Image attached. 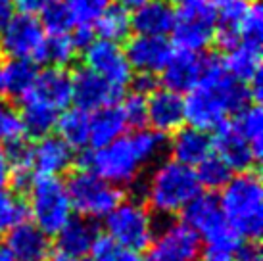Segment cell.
<instances>
[{
	"label": "cell",
	"mask_w": 263,
	"mask_h": 261,
	"mask_svg": "<svg viewBox=\"0 0 263 261\" xmlns=\"http://www.w3.org/2000/svg\"><path fill=\"white\" fill-rule=\"evenodd\" d=\"M252 100L250 87L227 73L223 60L205 54L204 75L183 98L184 123L200 130H215Z\"/></svg>",
	"instance_id": "cell-1"
},
{
	"label": "cell",
	"mask_w": 263,
	"mask_h": 261,
	"mask_svg": "<svg viewBox=\"0 0 263 261\" xmlns=\"http://www.w3.org/2000/svg\"><path fill=\"white\" fill-rule=\"evenodd\" d=\"M219 208L240 238H259L263 229V187L259 175L254 169L233 175L221 189Z\"/></svg>",
	"instance_id": "cell-2"
},
{
	"label": "cell",
	"mask_w": 263,
	"mask_h": 261,
	"mask_svg": "<svg viewBox=\"0 0 263 261\" xmlns=\"http://www.w3.org/2000/svg\"><path fill=\"white\" fill-rule=\"evenodd\" d=\"M202 192L194 167L183 165L175 160L158 163L144 189L150 210L160 215H175Z\"/></svg>",
	"instance_id": "cell-3"
},
{
	"label": "cell",
	"mask_w": 263,
	"mask_h": 261,
	"mask_svg": "<svg viewBox=\"0 0 263 261\" xmlns=\"http://www.w3.org/2000/svg\"><path fill=\"white\" fill-rule=\"evenodd\" d=\"M27 192V211L33 217V223L48 236L56 234L71 219L73 208L66 182H62L58 177H33Z\"/></svg>",
	"instance_id": "cell-4"
},
{
	"label": "cell",
	"mask_w": 263,
	"mask_h": 261,
	"mask_svg": "<svg viewBox=\"0 0 263 261\" xmlns=\"http://www.w3.org/2000/svg\"><path fill=\"white\" fill-rule=\"evenodd\" d=\"M144 163L135 152L129 137H121L81 156V169H88L116 187H129L139 179Z\"/></svg>",
	"instance_id": "cell-5"
},
{
	"label": "cell",
	"mask_w": 263,
	"mask_h": 261,
	"mask_svg": "<svg viewBox=\"0 0 263 261\" xmlns=\"http://www.w3.org/2000/svg\"><path fill=\"white\" fill-rule=\"evenodd\" d=\"M73 211L85 219H104L123 200L119 187L100 179L88 169H77L66 182Z\"/></svg>",
	"instance_id": "cell-6"
},
{
	"label": "cell",
	"mask_w": 263,
	"mask_h": 261,
	"mask_svg": "<svg viewBox=\"0 0 263 261\" xmlns=\"http://www.w3.org/2000/svg\"><path fill=\"white\" fill-rule=\"evenodd\" d=\"M106 236L135 252L148 250L154 238V219L150 210L139 200H121L116 208L106 215Z\"/></svg>",
	"instance_id": "cell-7"
},
{
	"label": "cell",
	"mask_w": 263,
	"mask_h": 261,
	"mask_svg": "<svg viewBox=\"0 0 263 261\" xmlns=\"http://www.w3.org/2000/svg\"><path fill=\"white\" fill-rule=\"evenodd\" d=\"M181 213L183 221L196 231L205 246L236 250V246L240 244L242 238L227 223L219 208V200L210 192H200Z\"/></svg>",
	"instance_id": "cell-8"
},
{
	"label": "cell",
	"mask_w": 263,
	"mask_h": 261,
	"mask_svg": "<svg viewBox=\"0 0 263 261\" xmlns=\"http://www.w3.org/2000/svg\"><path fill=\"white\" fill-rule=\"evenodd\" d=\"M46 33L43 23L33 14H14L12 20L0 29V54L4 58L31 60L39 64Z\"/></svg>",
	"instance_id": "cell-9"
},
{
	"label": "cell",
	"mask_w": 263,
	"mask_h": 261,
	"mask_svg": "<svg viewBox=\"0 0 263 261\" xmlns=\"http://www.w3.org/2000/svg\"><path fill=\"white\" fill-rule=\"evenodd\" d=\"M202 254V240L184 221H169L148 246V261H198Z\"/></svg>",
	"instance_id": "cell-10"
},
{
	"label": "cell",
	"mask_w": 263,
	"mask_h": 261,
	"mask_svg": "<svg viewBox=\"0 0 263 261\" xmlns=\"http://www.w3.org/2000/svg\"><path fill=\"white\" fill-rule=\"evenodd\" d=\"M217 14L208 2L198 6L181 8L171 29L173 44L184 52H204L213 41Z\"/></svg>",
	"instance_id": "cell-11"
},
{
	"label": "cell",
	"mask_w": 263,
	"mask_h": 261,
	"mask_svg": "<svg viewBox=\"0 0 263 261\" xmlns=\"http://www.w3.org/2000/svg\"><path fill=\"white\" fill-rule=\"evenodd\" d=\"M83 62L87 69L100 75L110 85L121 90H125L133 79V69L127 62L125 50L121 48V44L111 41L95 39L83 48Z\"/></svg>",
	"instance_id": "cell-12"
},
{
	"label": "cell",
	"mask_w": 263,
	"mask_h": 261,
	"mask_svg": "<svg viewBox=\"0 0 263 261\" xmlns=\"http://www.w3.org/2000/svg\"><path fill=\"white\" fill-rule=\"evenodd\" d=\"M121 96H123L121 88L110 85L108 81L87 67L77 69L71 75V102H75L77 108L85 109L88 114L116 104Z\"/></svg>",
	"instance_id": "cell-13"
},
{
	"label": "cell",
	"mask_w": 263,
	"mask_h": 261,
	"mask_svg": "<svg viewBox=\"0 0 263 261\" xmlns=\"http://www.w3.org/2000/svg\"><path fill=\"white\" fill-rule=\"evenodd\" d=\"M75 163L73 148L60 137L46 135L31 144V173L35 177H60Z\"/></svg>",
	"instance_id": "cell-14"
},
{
	"label": "cell",
	"mask_w": 263,
	"mask_h": 261,
	"mask_svg": "<svg viewBox=\"0 0 263 261\" xmlns=\"http://www.w3.org/2000/svg\"><path fill=\"white\" fill-rule=\"evenodd\" d=\"M125 56L131 65L133 71L137 73H161L173 54V44L165 36H150L137 35L129 39L125 44Z\"/></svg>",
	"instance_id": "cell-15"
},
{
	"label": "cell",
	"mask_w": 263,
	"mask_h": 261,
	"mask_svg": "<svg viewBox=\"0 0 263 261\" xmlns=\"http://www.w3.org/2000/svg\"><path fill=\"white\" fill-rule=\"evenodd\" d=\"M212 146L215 156L225 161L227 167L233 173L234 171L236 173L252 171L261 158L259 154H256V150L252 148L248 140L229 121L225 125H221L219 129H215V137H212Z\"/></svg>",
	"instance_id": "cell-16"
},
{
	"label": "cell",
	"mask_w": 263,
	"mask_h": 261,
	"mask_svg": "<svg viewBox=\"0 0 263 261\" xmlns=\"http://www.w3.org/2000/svg\"><path fill=\"white\" fill-rule=\"evenodd\" d=\"M184 123L183 96L169 88H156L146 98V125L160 135H173Z\"/></svg>",
	"instance_id": "cell-17"
},
{
	"label": "cell",
	"mask_w": 263,
	"mask_h": 261,
	"mask_svg": "<svg viewBox=\"0 0 263 261\" xmlns=\"http://www.w3.org/2000/svg\"><path fill=\"white\" fill-rule=\"evenodd\" d=\"M23 96L43 102L56 111H64L71 104V73L67 71L66 67H52L50 65L37 73L33 87Z\"/></svg>",
	"instance_id": "cell-18"
},
{
	"label": "cell",
	"mask_w": 263,
	"mask_h": 261,
	"mask_svg": "<svg viewBox=\"0 0 263 261\" xmlns=\"http://www.w3.org/2000/svg\"><path fill=\"white\" fill-rule=\"evenodd\" d=\"M205 54L202 52H173L165 67L161 69V81L173 92H189L196 87L204 75Z\"/></svg>",
	"instance_id": "cell-19"
},
{
	"label": "cell",
	"mask_w": 263,
	"mask_h": 261,
	"mask_svg": "<svg viewBox=\"0 0 263 261\" xmlns=\"http://www.w3.org/2000/svg\"><path fill=\"white\" fill-rule=\"evenodd\" d=\"M6 250L14 261H46L50 257V236L35 223H22L8 232Z\"/></svg>",
	"instance_id": "cell-20"
},
{
	"label": "cell",
	"mask_w": 263,
	"mask_h": 261,
	"mask_svg": "<svg viewBox=\"0 0 263 261\" xmlns=\"http://www.w3.org/2000/svg\"><path fill=\"white\" fill-rule=\"evenodd\" d=\"M212 152V137L205 130L194 129L190 125L177 129L171 135V140H169L171 160L179 161L183 165L196 167L200 161H204Z\"/></svg>",
	"instance_id": "cell-21"
},
{
	"label": "cell",
	"mask_w": 263,
	"mask_h": 261,
	"mask_svg": "<svg viewBox=\"0 0 263 261\" xmlns=\"http://www.w3.org/2000/svg\"><path fill=\"white\" fill-rule=\"evenodd\" d=\"M100 234L92 225L90 219L85 217H71L66 225L56 232V248L58 254L83 259L87 254H90L92 244Z\"/></svg>",
	"instance_id": "cell-22"
},
{
	"label": "cell",
	"mask_w": 263,
	"mask_h": 261,
	"mask_svg": "<svg viewBox=\"0 0 263 261\" xmlns=\"http://www.w3.org/2000/svg\"><path fill=\"white\" fill-rule=\"evenodd\" d=\"M177 12L167 0H150L144 6L133 10L131 27L137 35L165 36L175 25Z\"/></svg>",
	"instance_id": "cell-23"
},
{
	"label": "cell",
	"mask_w": 263,
	"mask_h": 261,
	"mask_svg": "<svg viewBox=\"0 0 263 261\" xmlns=\"http://www.w3.org/2000/svg\"><path fill=\"white\" fill-rule=\"evenodd\" d=\"M223 65L231 77L250 85L254 79L261 77V43L240 41L231 50H227Z\"/></svg>",
	"instance_id": "cell-24"
},
{
	"label": "cell",
	"mask_w": 263,
	"mask_h": 261,
	"mask_svg": "<svg viewBox=\"0 0 263 261\" xmlns=\"http://www.w3.org/2000/svg\"><path fill=\"white\" fill-rule=\"evenodd\" d=\"M125 130H127V121L117 104L95 109L88 116V144L92 148L110 144L123 137Z\"/></svg>",
	"instance_id": "cell-25"
},
{
	"label": "cell",
	"mask_w": 263,
	"mask_h": 261,
	"mask_svg": "<svg viewBox=\"0 0 263 261\" xmlns=\"http://www.w3.org/2000/svg\"><path fill=\"white\" fill-rule=\"evenodd\" d=\"M20 102H22V109H20L17 116H20L25 137L43 138L56 129L60 111H56L54 108L46 106L43 102L35 100V98H29V96L20 98Z\"/></svg>",
	"instance_id": "cell-26"
},
{
	"label": "cell",
	"mask_w": 263,
	"mask_h": 261,
	"mask_svg": "<svg viewBox=\"0 0 263 261\" xmlns=\"http://www.w3.org/2000/svg\"><path fill=\"white\" fill-rule=\"evenodd\" d=\"M37 64L31 60L8 58L0 65V90L12 98H22L35 83Z\"/></svg>",
	"instance_id": "cell-27"
},
{
	"label": "cell",
	"mask_w": 263,
	"mask_h": 261,
	"mask_svg": "<svg viewBox=\"0 0 263 261\" xmlns=\"http://www.w3.org/2000/svg\"><path fill=\"white\" fill-rule=\"evenodd\" d=\"M95 35L104 41L111 43H123L133 31L131 27V12L121 4H110L102 14L95 20Z\"/></svg>",
	"instance_id": "cell-28"
},
{
	"label": "cell",
	"mask_w": 263,
	"mask_h": 261,
	"mask_svg": "<svg viewBox=\"0 0 263 261\" xmlns=\"http://www.w3.org/2000/svg\"><path fill=\"white\" fill-rule=\"evenodd\" d=\"M88 111L81 108H66L60 111L58 121H56V129H58V137L67 142L71 148H85L88 144Z\"/></svg>",
	"instance_id": "cell-29"
},
{
	"label": "cell",
	"mask_w": 263,
	"mask_h": 261,
	"mask_svg": "<svg viewBox=\"0 0 263 261\" xmlns=\"http://www.w3.org/2000/svg\"><path fill=\"white\" fill-rule=\"evenodd\" d=\"M233 121L229 123L248 140L256 154L261 156V140H263V114L257 104H246L236 114H233Z\"/></svg>",
	"instance_id": "cell-30"
},
{
	"label": "cell",
	"mask_w": 263,
	"mask_h": 261,
	"mask_svg": "<svg viewBox=\"0 0 263 261\" xmlns=\"http://www.w3.org/2000/svg\"><path fill=\"white\" fill-rule=\"evenodd\" d=\"M77 54H79V48L75 46L73 39H71L69 33L48 35L46 41H44L39 64H48L52 67H67L69 64L75 62Z\"/></svg>",
	"instance_id": "cell-31"
},
{
	"label": "cell",
	"mask_w": 263,
	"mask_h": 261,
	"mask_svg": "<svg viewBox=\"0 0 263 261\" xmlns=\"http://www.w3.org/2000/svg\"><path fill=\"white\" fill-rule=\"evenodd\" d=\"M194 173H196V179L200 182V189H205L210 192L221 190L233 177V171L215 154H210L204 161H200L194 169Z\"/></svg>",
	"instance_id": "cell-32"
},
{
	"label": "cell",
	"mask_w": 263,
	"mask_h": 261,
	"mask_svg": "<svg viewBox=\"0 0 263 261\" xmlns=\"http://www.w3.org/2000/svg\"><path fill=\"white\" fill-rule=\"evenodd\" d=\"M29 217L27 203L14 192H0V232H10Z\"/></svg>",
	"instance_id": "cell-33"
},
{
	"label": "cell",
	"mask_w": 263,
	"mask_h": 261,
	"mask_svg": "<svg viewBox=\"0 0 263 261\" xmlns=\"http://www.w3.org/2000/svg\"><path fill=\"white\" fill-rule=\"evenodd\" d=\"M39 14H41V23H43L44 33H48V35L71 33L75 27L64 0H52L50 4H46Z\"/></svg>",
	"instance_id": "cell-34"
},
{
	"label": "cell",
	"mask_w": 263,
	"mask_h": 261,
	"mask_svg": "<svg viewBox=\"0 0 263 261\" xmlns=\"http://www.w3.org/2000/svg\"><path fill=\"white\" fill-rule=\"evenodd\" d=\"M129 138H131L135 152L139 154L140 161L144 165L158 160L165 148V135H160L154 129H137Z\"/></svg>",
	"instance_id": "cell-35"
},
{
	"label": "cell",
	"mask_w": 263,
	"mask_h": 261,
	"mask_svg": "<svg viewBox=\"0 0 263 261\" xmlns=\"http://www.w3.org/2000/svg\"><path fill=\"white\" fill-rule=\"evenodd\" d=\"M92 261H146L140 252L129 250L125 246H119L108 236H98L90 250Z\"/></svg>",
	"instance_id": "cell-36"
},
{
	"label": "cell",
	"mask_w": 263,
	"mask_h": 261,
	"mask_svg": "<svg viewBox=\"0 0 263 261\" xmlns=\"http://www.w3.org/2000/svg\"><path fill=\"white\" fill-rule=\"evenodd\" d=\"M238 31H240L242 41H256L261 43L263 36V8L259 0H250L244 4V10L240 14L238 22Z\"/></svg>",
	"instance_id": "cell-37"
},
{
	"label": "cell",
	"mask_w": 263,
	"mask_h": 261,
	"mask_svg": "<svg viewBox=\"0 0 263 261\" xmlns=\"http://www.w3.org/2000/svg\"><path fill=\"white\" fill-rule=\"evenodd\" d=\"M73 25H92L95 20L111 4V0H64ZM73 27V29H75Z\"/></svg>",
	"instance_id": "cell-38"
},
{
	"label": "cell",
	"mask_w": 263,
	"mask_h": 261,
	"mask_svg": "<svg viewBox=\"0 0 263 261\" xmlns=\"http://www.w3.org/2000/svg\"><path fill=\"white\" fill-rule=\"evenodd\" d=\"M119 108L123 111L127 127L144 129V125H146V96L133 92V95L125 96V100L121 102Z\"/></svg>",
	"instance_id": "cell-39"
},
{
	"label": "cell",
	"mask_w": 263,
	"mask_h": 261,
	"mask_svg": "<svg viewBox=\"0 0 263 261\" xmlns=\"http://www.w3.org/2000/svg\"><path fill=\"white\" fill-rule=\"evenodd\" d=\"M25 137L17 111L12 109L6 102H0V142H10Z\"/></svg>",
	"instance_id": "cell-40"
},
{
	"label": "cell",
	"mask_w": 263,
	"mask_h": 261,
	"mask_svg": "<svg viewBox=\"0 0 263 261\" xmlns=\"http://www.w3.org/2000/svg\"><path fill=\"white\" fill-rule=\"evenodd\" d=\"M234 261H263L257 240H240L234 252Z\"/></svg>",
	"instance_id": "cell-41"
},
{
	"label": "cell",
	"mask_w": 263,
	"mask_h": 261,
	"mask_svg": "<svg viewBox=\"0 0 263 261\" xmlns=\"http://www.w3.org/2000/svg\"><path fill=\"white\" fill-rule=\"evenodd\" d=\"M131 85L137 95L148 96L150 92H154L158 88V79L152 73H137V75H133Z\"/></svg>",
	"instance_id": "cell-42"
},
{
	"label": "cell",
	"mask_w": 263,
	"mask_h": 261,
	"mask_svg": "<svg viewBox=\"0 0 263 261\" xmlns=\"http://www.w3.org/2000/svg\"><path fill=\"white\" fill-rule=\"evenodd\" d=\"M8 184H10V165H8L6 154L0 148V192L6 190Z\"/></svg>",
	"instance_id": "cell-43"
},
{
	"label": "cell",
	"mask_w": 263,
	"mask_h": 261,
	"mask_svg": "<svg viewBox=\"0 0 263 261\" xmlns=\"http://www.w3.org/2000/svg\"><path fill=\"white\" fill-rule=\"evenodd\" d=\"M12 15H14V10L10 8V4H2L0 6V29L12 20Z\"/></svg>",
	"instance_id": "cell-44"
},
{
	"label": "cell",
	"mask_w": 263,
	"mask_h": 261,
	"mask_svg": "<svg viewBox=\"0 0 263 261\" xmlns=\"http://www.w3.org/2000/svg\"><path fill=\"white\" fill-rule=\"evenodd\" d=\"M171 6H179V8H190V6H198V4H204L208 0H167Z\"/></svg>",
	"instance_id": "cell-45"
},
{
	"label": "cell",
	"mask_w": 263,
	"mask_h": 261,
	"mask_svg": "<svg viewBox=\"0 0 263 261\" xmlns=\"http://www.w3.org/2000/svg\"><path fill=\"white\" fill-rule=\"evenodd\" d=\"M148 2H150V0H121L119 4L123 8H127V10H137V8L148 4Z\"/></svg>",
	"instance_id": "cell-46"
},
{
	"label": "cell",
	"mask_w": 263,
	"mask_h": 261,
	"mask_svg": "<svg viewBox=\"0 0 263 261\" xmlns=\"http://www.w3.org/2000/svg\"><path fill=\"white\" fill-rule=\"evenodd\" d=\"M236 2H240V0H210L208 4L213 8H227V6H231V4H236Z\"/></svg>",
	"instance_id": "cell-47"
},
{
	"label": "cell",
	"mask_w": 263,
	"mask_h": 261,
	"mask_svg": "<svg viewBox=\"0 0 263 261\" xmlns=\"http://www.w3.org/2000/svg\"><path fill=\"white\" fill-rule=\"evenodd\" d=\"M46 261H81V259H75V257H67V255L58 254V255H54V257H48Z\"/></svg>",
	"instance_id": "cell-48"
},
{
	"label": "cell",
	"mask_w": 263,
	"mask_h": 261,
	"mask_svg": "<svg viewBox=\"0 0 263 261\" xmlns=\"http://www.w3.org/2000/svg\"><path fill=\"white\" fill-rule=\"evenodd\" d=\"M0 261H14V259H12V255L8 254V252L4 250V248L0 250Z\"/></svg>",
	"instance_id": "cell-49"
},
{
	"label": "cell",
	"mask_w": 263,
	"mask_h": 261,
	"mask_svg": "<svg viewBox=\"0 0 263 261\" xmlns=\"http://www.w3.org/2000/svg\"><path fill=\"white\" fill-rule=\"evenodd\" d=\"M2 4H10V0H0V6H2Z\"/></svg>",
	"instance_id": "cell-50"
},
{
	"label": "cell",
	"mask_w": 263,
	"mask_h": 261,
	"mask_svg": "<svg viewBox=\"0 0 263 261\" xmlns=\"http://www.w3.org/2000/svg\"><path fill=\"white\" fill-rule=\"evenodd\" d=\"M50 2H52V0H46V4H50Z\"/></svg>",
	"instance_id": "cell-51"
},
{
	"label": "cell",
	"mask_w": 263,
	"mask_h": 261,
	"mask_svg": "<svg viewBox=\"0 0 263 261\" xmlns=\"http://www.w3.org/2000/svg\"><path fill=\"white\" fill-rule=\"evenodd\" d=\"M81 261H87V259H81Z\"/></svg>",
	"instance_id": "cell-52"
}]
</instances>
